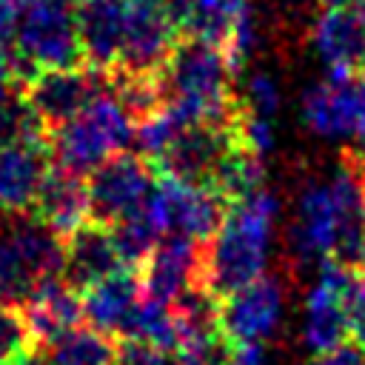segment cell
Instances as JSON below:
<instances>
[{"mask_svg": "<svg viewBox=\"0 0 365 365\" xmlns=\"http://www.w3.org/2000/svg\"><path fill=\"white\" fill-rule=\"evenodd\" d=\"M311 46L331 74L365 71V3H325L311 26Z\"/></svg>", "mask_w": 365, "mask_h": 365, "instance_id": "14", "label": "cell"}, {"mask_svg": "<svg viewBox=\"0 0 365 365\" xmlns=\"http://www.w3.org/2000/svg\"><path fill=\"white\" fill-rule=\"evenodd\" d=\"M311 365H365V348L356 345L354 339L351 342H339L328 351H319L314 354Z\"/></svg>", "mask_w": 365, "mask_h": 365, "instance_id": "33", "label": "cell"}, {"mask_svg": "<svg viewBox=\"0 0 365 365\" xmlns=\"http://www.w3.org/2000/svg\"><path fill=\"white\" fill-rule=\"evenodd\" d=\"M185 125L188 123L177 111H171L168 106H160L157 111H151L148 117L134 123V131H131L134 154H140L143 160L157 165L168 154V148L174 145V140L182 134Z\"/></svg>", "mask_w": 365, "mask_h": 365, "instance_id": "26", "label": "cell"}, {"mask_svg": "<svg viewBox=\"0 0 365 365\" xmlns=\"http://www.w3.org/2000/svg\"><path fill=\"white\" fill-rule=\"evenodd\" d=\"M20 86L37 71L74 68L83 60L71 0H29L17 23Z\"/></svg>", "mask_w": 365, "mask_h": 365, "instance_id": "5", "label": "cell"}, {"mask_svg": "<svg viewBox=\"0 0 365 365\" xmlns=\"http://www.w3.org/2000/svg\"><path fill=\"white\" fill-rule=\"evenodd\" d=\"M220 365H268V354L265 345L259 342H225L220 354Z\"/></svg>", "mask_w": 365, "mask_h": 365, "instance_id": "32", "label": "cell"}, {"mask_svg": "<svg viewBox=\"0 0 365 365\" xmlns=\"http://www.w3.org/2000/svg\"><path fill=\"white\" fill-rule=\"evenodd\" d=\"M180 29L171 20L165 3H128V20L123 34V48L114 71L134 77H157L168 63Z\"/></svg>", "mask_w": 365, "mask_h": 365, "instance_id": "12", "label": "cell"}, {"mask_svg": "<svg viewBox=\"0 0 365 365\" xmlns=\"http://www.w3.org/2000/svg\"><path fill=\"white\" fill-rule=\"evenodd\" d=\"M66 268V237L37 220L31 211L0 220V302L20 305Z\"/></svg>", "mask_w": 365, "mask_h": 365, "instance_id": "3", "label": "cell"}, {"mask_svg": "<svg viewBox=\"0 0 365 365\" xmlns=\"http://www.w3.org/2000/svg\"><path fill=\"white\" fill-rule=\"evenodd\" d=\"M106 88H108L106 74L88 66H74V68L37 71L31 80L20 86V94L31 108V114L37 117V123L46 131H54L71 117H77Z\"/></svg>", "mask_w": 365, "mask_h": 365, "instance_id": "10", "label": "cell"}, {"mask_svg": "<svg viewBox=\"0 0 365 365\" xmlns=\"http://www.w3.org/2000/svg\"><path fill=\"white\" fill-rule=\"evenodd\" d=\"M165 9L185 37L217 46L234 71L242 68L257 43L248 0H165Z\"/></svg>", "mask_w": 365, "mask_h": 365, "instance_id": "7", "label": "cell"}, {"mask_svg": "<svg viewBox=\"0 0 365 365\" xmlns=\"http://www.w3.org/2000/svg\"><path fill=\"white\" fill-rule=\"evenodd\" d=\"M131 114L106 88L77 117L48 131V154L54 165H63L74 174H91L131 143Z\"/></svg>", "mask_w": 365, "mask_h": 365, "instance_id": "4", "label": "cell"}, {"mask_svg": "<svg viewBox=\"0 0 365 365\" xmlns=\"http://www.w3.org/2000/svg\"><path fill=\"white\" fill-rule=\"evenodd\" d=\"M234 145H237L234 123L231 125H211V123L185 125L182 134L168 148V154L154 168H160V174H171L185 182L211 185L220 163Z\"/></svg>", "mask_w": 365, "mask_h": 365, "instance_id": "16", "label": "cell"}, {"mask_svg": "<svg viewBox=\"0 0 365 365\" xmlns=\"http://www.w3.org/2000/svg\"><path fill=\"white\" fill-rule=\"evenodd\" d=\"M29 348H34V339L20 305L0 302V365H14Z\"/></svg>", "mask_w": 365, "mask_h": 365, "instance_id": "28", "label": "cell"}, {"mask_svg": "<svg viewBox=\"0 0 365 365\" xmlns=\"http://www.w3.org/2000/svg\"><path fill=\"white\" fill-rule=\"evenodd\" d=\"M285 311V285L274 274H262L248 285L217 299V328L225 342H259L265 345Z\"/></svg>", "mask_w": 365, "mask_h": 365, "instance_id": "9", "label": "cell"}, {"mask_svg": "<svg viewBox=\"0 0 365 365\" xmlns=\"http://www.w3.org/2000/svg\"><path fill=\"white\" fill-rule=\"evenodd\" d=\"M145 208L163 237L174 234L202 245L222 225L228 202L211 185H197V182L177 180L171 174H160Z\"/></svg>", "mask_w": 365, "mask_h": 365, "instance_id": "6", "label": "cell"}, {"mask_svg": "<svg viewBox=\"0 0 365 365\" xmlns=\"http://www.w3.org/2000/svg\"><path fill=\"white\" fill-rule=\"evenodd\" d=\"M211 188H217L228 205L257 194L259 188H265V157H259L237 143L220 163V168L211 180Z\"/></svg>", "mask_w": 365, "mask_h": 365, "instance_id": "24", "label": "cell"}, {"mask_svg": "<svg viewBox=\"0 0 365 365\" xmlns=\"http://www.w3.org/2000/svg\"><path fill=\"white\" fill-rule=\"evenodd\" d=\"M279 103H282V97H279L277 80H274L271 74H265V71L251 74V80H248V86H245L242 108H248V111L257 114V117L271 120V117L279 111Z\"/></svg>", "mask_w": 365, "mask_h": 365, "instance_id": "29", "label": "cell"}, {"mask_svg": "<svg viewBox=\"0 0 365 365\" xmlns=\"http://www.w3.org/2000/svg\"><path fill=\"white\" fill-rule=\"evenodd\" d=\"M74 14H77V34H80L86 66L100 74L114 71L123 48L128 3L125 0H80L74 6Z\"/></svg>", "mask_w": 365, "mask_h": 365, "instance_id": "20", "label": "cell"}, {"mask_svg": "<svg viewBox=\"0 0 365 365\" xmlns=\"http://www.w3.org/2000/svg\"><path fill=\"white\" fill-rule=\"evenodd\" d=\"M20 311L37 348L54 345L83 322V299L63 277L48 279L37 291H31L20 302Z\"/></svg>", "mask_w": 365, "mask_h": 365, "instance_id": "21", "label": "cell"}, {"mask_svg": "<svg viewBox=\"0 0 365 365\" xmlns=\"http://www.w3.org/2000/svg\"><path fill=\"white\" fill-rule=\"evenodd\" d=\"M237 71L225 60V54L202 40H180L157 74L163 106L177 111L188 125L211 123V125H231L240 100L234 94Z\"/></svg>", "mask_w": 365, "mask_h": 365, "instance_id": "2", "label": "cell"}, {"mask_svg": "<svg viewBox=\"0 0 365 365\" xmlns=\"http://www.w3.org/2000/svg\"><path fill=\"white\" fill-rule=\"evenodd\" d=\"M322 3H339V0H322Z\"/></svg>", "mask_w": 365, "mask_h": 365, "instance_id": "35", "label": "cell"}, {"mask_svg": "<svg viewBox=\"0 0 365 365\" xmlns=\"http://www.w3.org/2000/svg\"><path fill=\"white\" fill-rule=\"evenodd\" d=\"M128 268L114 245L111 228L103 222L88 220L86 225H80L74 234L66 237V268H63V279L74 288V291H86L94 282H100L103 277Z\"/></svg>", "mask_w": 365, "mask_h": 365, "instance_id": "23", "label": "cell"}, {"mask_svg": "<svg viewBox=\"0 0 365 365\" xmlns=\"http://www.w3.org/2000/svg\"><path fill=\"white\" fill-rule=\"evenodd\" d=\"M111 237H114V245L123 257V262L128 268H140V262L154 251V245L163 240L157 222L151 220L148 208L120 220L117 225H111Z\"/></svg>", "mask_w": 365, "mask_h": 365, "instance_id": "27", "label": "cell"}, {"mask_svg": "<svg viewBox=\"0 0 365 365\" xmlns=\"http://www.w3.org/2000/svg\"><path fill=\"white\" fill-rule=\"evenodd\" d=\"M345 322L356 345L365 348V271H354L345 288Z\"/></svg>", "mask_w": 365, "mask_h": 365, "instance_id": "30", "label": "cell"}, {"mask_svg": "<svg viewBox=\"0 0 365 365\" xmlns=\"http://www.w3.org/2000/svg\"><path fill=\"white\" fill-rule=\"evenodd\" d=\"M339 231V194L334 177L308 180L297 194L294 220L288 228L291 248L299 259H331Z\"/></svg>", "mask_w": 365, "mask_h": 365, "instance_id": "13", "label": "cell"}, {"mask_svg": "<svg viewBox=\"0 0 365 365\" xmlns=\"http://www.w3.org/2000/svg\"><path fill=\"white\" fill-rule=\"evenodd\" d=\"M351 268L322 259L314 285L305 294V314H302V345L314 354L328 351L348 336L345 322V288L351 279Z\"/></svg>", "mask_w": 365, "mask_h": 365, "instance_id": "15", "label": "cell"}, {"mask_svg": "<svg viewBox=\"0 0 365 365\" xmlns=\"http://www.w3.org/2000/svg\"><path fill=\"white\" fill-rule=\"evenodd\" d=\"M308 131L325 140H356L365 128V86L359 74H331L302 94Z\"/></svg>", "mask_w": 365, "mask_h": 365, "instance_id": "11", "label": "cell"}, {"mask_svg": "<svg viewBox=\"0 0 365 365\" xmlns=\"http://www.w3.org/2000/svg\"><path fill=\"white\" fill-rule=\"evenodd\" d=\"M14 365H48V356L34 345V348H29V351L14 362Z\"/></svg>", "mask_w": 365, "mask_h": 365, "instance_id": "34", "label": "cell"}, {"mask_svg": "<svg viewBox=\"0 0 365 365\" xmlns=\"http://www.w3.org/2000/svg\"><path fill=\"white\" fill-rule=\"evenodd\" d=\"M143 294L160 305H174L200 279V242L165 234L140 262Z\"/></svg>", "mask_w": 365, "mask_h": 365, "instance_id": "17", "label": "cell"}, {"mask_svg": "<svg viewBox=\"0 0 365 365\" xmlns=\"http://www.w3.org/2000/svg\"><path fill=\"white\" fill-rule=\"evenodd\" d=\"M51 165L48 137L0 143V211H31L43 174Z\"/></svg>", "mask_w": 365, "mask_h": 365, "instance_id": "19", "label": "cell"}, {"mask_svg": "<svg viewBox=\"0 0 365 365\" xmlns=\"http://www.w3.org/2000/svg\"><path fill=\"white\" fill-rule=\"evenodd\" d=\"M279 202L268 188L231 202L217 234L200 245L197 285L214 299L248 285L265 274Z\"/></svg>", "mask_w": 365, "mask_h": 365, "instance_id": "1", "label": "cell"}, {"mask_svg": "<svg viewBox=\"0 0 365 365\" xmlns=\"http://www.w3.org/2000/svg\"><path fill=\"white\" fill-rule=\"evenodd\" d=\"M80 299H83V319H88L91 328L114 339H125L145 294L140 274L134 268H120L103 277L100 282H94L91 288H86Z\"/></svg>", "mask_w": 365, "mask_h": 365, "instance_id": "18", "label": "cell"}, {"mask_svg": "<svg viewBox=\"0 0 365 365\" xmlns=\"http://www.w3.org/2000/svg\"><path fill=\"white\" fill-rule=\"evenodd\" d=\"M117 342L97 328H74L48 345V365H114Z\"/></svg>", "mask_w": 365, "mask_h": 365, "instance_id": "25", "label": "cell"}, {"mask_svg": "<svg viewBox=\"0 0 365 365\" xmlns=\"http://www.w3.org/2000/svg\"><path fill=\"white\" fill-rule=\"evenodd\" d=\"M154 165L134 151H120L103 165H97L88 180V211L94 222L117 225L120 220L145 208L154 191Z\"/></svg>", "mask_w": 365, "mask_h": 365, "instance_id": "8", "label": "cell"}, {"mask_svg": "<svg viewBox=\"0 0 365 365\" xmlns=\"http://www.w3.org/2000/svg\"><path fill=\"white\" fill-rule=\"evenodd\" d=\"M114 365H168V354L145 339H120Z\"/></svg>", "mask_w": 365, "mask_h": 365, "instance_id": "31", "label": "cell"}, {"mask_svg": "<svg viewBox=\"0 0 365 365\" xmlns=\"http://www.w3.org/2000/svg\"><path fill=\"white\" fill-rule=\"evenodd\" d=\"M31 214L63 237L86 225L91 220V211H88V188L83 174H74L51 163L34 194Z\"/></svg>", "mask_w": 365, "mask_h": 365, "instance_id": "22", "label": "cell"}]
</instances>
